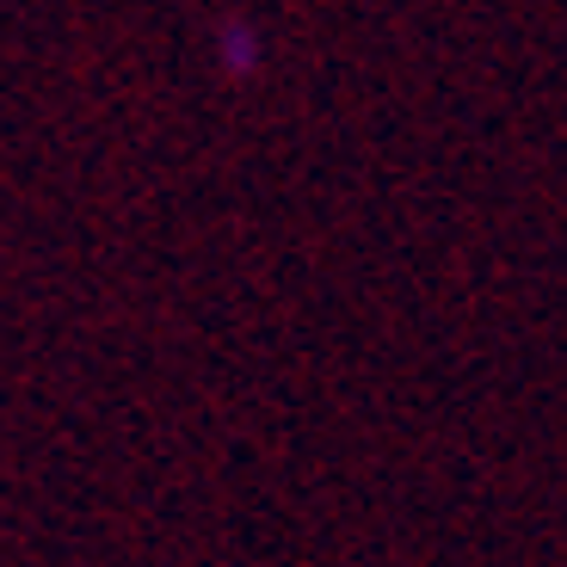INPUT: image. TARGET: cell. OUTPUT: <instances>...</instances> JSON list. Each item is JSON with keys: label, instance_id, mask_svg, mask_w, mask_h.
I'll list each match as a JSON object with an SVG mask.
<instances>
[{"label": "cell", "instance_id": "6da1fadb", "mask_svg": "<svg viewBox=\"0 0 567 567\" xmlns=\"http://www.w3.org/2000/svg\"><path fill=\"white\" fill-rule=\"evenodd\" d=\"M259 50H266V43H259V25L254 19H223V25H216V62H223V74L228 81H247V74H259Z\"/></svg>", "mask_w": 567, "mask_h": 567}]
</instances>
